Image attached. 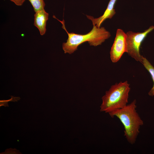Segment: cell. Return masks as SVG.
Instances as JSON below:
<instances>
[{
  "mask_svg": "<svg viewBox=\"0 0 154 154\" xmlns=\"http://www.w3.org/2000/svg\"><path fill=\"white\" fill-rule=\"evenodd\" d=\"M53 17L56 19L62 24V28L66 32L68 35L66 42H63L62 45V49L65 53L70 54L73 53L77 50L80 45L86 42H87L90 46H96L100 45L111 36L110 32L106 30L104 27L99 28L94 25H93L92 30L85 34L69 33L65 27L63 19L60 21L54 15L53 16Z\"/></svg>",
  "mask_w": 154,
  "mask_h": 154,
  "instance_id": "6da1fadb",
  "label": "cell"
},
{
  "mask_svg": "<svg viewBox=\"0 0 154 154\" xmlns=\"http://www.w3.org/2000/svg\"><path fill=\"white\" fill-rule=\"evenodd\" d=\"M136 103L135 100L123 108L108 113L111 117L116 116L119 119L124 127V135L131 144L135 143L140 127L143 124L137 112Z\"/></svg>",
  "mask_w": 154,
  "mask_h": 154,
  "instance_id": "7a4b0ae2",
  "label": "cell"
},
{
  "mask_svg": "<svg viewBox=\"0 0 154 154\" xmlns=\"http://www.w3.org/2000/svg\"><path fill=\"white\" fill-rule=\"evenodd\" d=\"M129 86L127 81L112 85L102 98L100 111L108 113L127 105L130 90Z\"/></svg>",
  "mask_w": 154,
  "mask_h": 154,
  "instance_id": "3957f363",
  "label": "cell"
},
{
  "mask_svg": "<svg viewBox=\"0 0 154 154\" xmlns=\"http://www.w3.org/2000/svg\"><path fill=\"white\" fill-rule=\"evenodd\" d=\"M153 29L154 26H151L142 32L129 31L126 33L127 53L136 61L141 62L143 56L140 53V47L147 35Z\"/></svg>",
  "mask_w": 154,
  "mask_h": 154,
  "instance_id": "277c9868",
  "label": "cell"
},
{
  "mask_svg": "<svg viewBox=\"0 0 154 154\" xmlns=\"http://www.w3.org/2000/svg\"><path fill=\"white\" fill-rule=\"evenodd\" d=\"M127 52L126 34L122 29H117L110 52L112 61L113 63L117 62L123 54Z\"/></svg>",
  "mask_w": 154,
  "mask_h": 154,
  "instance_id": "5b68a950",
  "label": "cell"
},
{
  "mask_svg": "<svg viewBox=\"0 0 154 154\" xmlns=\"http://www.w3.org/2000/svg\"><path fill=\"white\" fill-rule=\"evenodd\" d=\"M117 0H110L107 7L103 14L97 18H94L91 16L86 15L87 18L90 20L93 25L98 27H100L103 22L107 19H111L116 13L114 7Z\"/></svg>",
  "mask_w": 154,
  "mask_h": 154,
  "instance_id": "8992f818",
  "label": "cell"
},
{
  "mask_svg": "<svg viewBox=\"0 0 154 154\" xmlns=\"http://www.w3.org/2000/svg\"><path fill=\"white\" fill-rule=\"evenodd\" d=\"M35 13L34 15V25L38 29L40 35H43L46 31V23L48 19L49 14L44 9Z\"/></svg>",
  "mask_w": 154,
  "mask_h": 154,
  "instance_id": "52a82bcc",
  "label": "cell"
},
{
  "mask_svg": "<svg viewBox=\"0 0 154 154\" xmlns=\"http://www.w3.org/2000/svg\"><path fill=\"white\" fill-rule=\"evenodd\" d=\"M141 63L150 73L153 82V86L148 93L149 95L153 96L154 95V67L149 61L143 56Z\"/></svg>",
  "mask_w": 154,
  "mask_h": 154,
  "instance_id": "ba28073f",
  "label": "cell"
},
{
  "mask_svg": "<svg viewBox=\"0 0 154 154\" xmlns=\"http://www.w3.org/2000/svg\"><path fill=\"white\" fill-rule=\"evenodd\" d=\"M32 5L34 11L44 9L45 4L44 0H28Z\"/></svg>",
  "mask_w": 154,
  "mask_h": 154,
  "instance_id": "9c48e42d",
  "label": "cell"
},
{
  "mask_svg": "<svg viewBox=\"0 0 154 154\" xmlns=\"http://www.w3.org/2000/svg\"><path fill=\"white\" fill-rule=\"evenodd\" d=\"M11 99L7 100H1L0 101V106H4L5 107L9 106L8 102L10 101L15 102L17 101L20 99L19 97H14L13 96H11Z\"/></svg>",
  "mask_w": 154,
  "mask_h": 154,
  "instance_id": "30bf717a",
  "label": "cell"
},
{
  "mask_svg": "<svg viewBox=\"0 0 154 154\" xmlns=\"http://www.w3.org/2000/svg\"><path fill=\"white\" fill-rule=\"evenodd\" d=\"M18 6H22L25 0H10Z\"/></svg>",
  "mask_w": 154,
  "mask_h": 154,
  "instance_id": "8fae6325",
  "label": "cell"
}]
</instances>
